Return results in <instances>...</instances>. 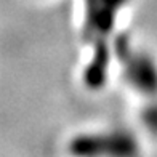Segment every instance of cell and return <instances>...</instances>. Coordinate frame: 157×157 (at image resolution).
Segmentation results:
<instances>
[{
    "label": "cell",
    "instance_id": "1",
    "mask_svg": "<svg viewBox=\"0 0 157 157\" xmlns=\"http://www.w3.org/2000/svg\"><path fill=\"white\" fill-rule=\"evenodd\" d=\"M130 0H83L82 34L91 45V58L83 71V82L90 88H99L108 78L111 50L109 37L116 27L117 16Z\"/></svg>",
    "mask_w": 157,
    "mask_h": 157
},
{
    "label": "cell",
    "instance_id": "2",
    "mask_svg": "<svg viewBox=\"0 0 157 157\" xmlns=\"http://www.w3.org/2000/svg\"><path fill=\"white\" fill-rule=\"evenodd\" d=\"M114 53L120 64L124 80L144 96L157 95V63L151 53L133 45L128 37L116 39Z\"/></svg>",
    "mask_w": 157,
    "mask_h": 157
},
{
    "label": "cell",
    "instance_id": "3",
    "mask_svg": "<svg viewBox=\"0 0 157 157\" xmlns=\"http://www.w3.org/2000/svg\"><path fill=\"white\" fill-rule=\"evenodd\" d=\"M75 154H133L136 144L128 133L114 132L103 135H82L71 143Z\"/></svg>",
    "mask_w": 157,
    "mask_h": 157
}]
</instances>
